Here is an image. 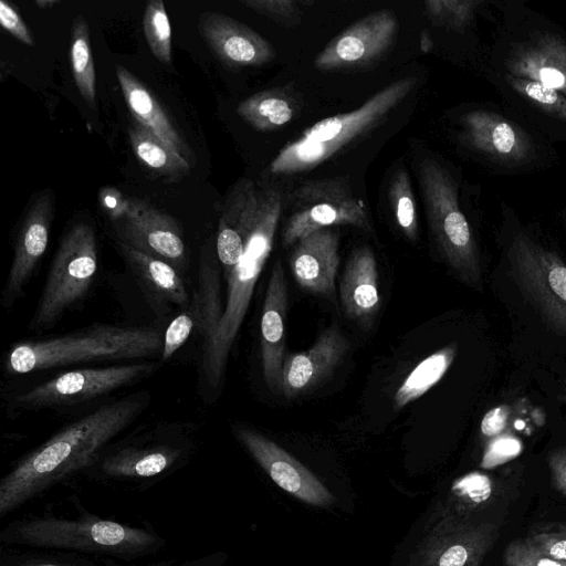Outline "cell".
<instances>
[{
  "mask_svg": "<svg viewBox=\"0 0 566 566\" xmlns=\"http://www.w3.org/2000/svg\"><path fill=\"white\" fill-rule=\"evenodd\" d=\"M146 403L142 397H129L102 406L22 457L0 480V517L87 472Z\"/></svg>",
  "mask_w": 566,
  "mask_h": 566,
  "instance_id": "obj_1",
  "label": "cell"
},
{
  "mask_svg": "<svg viewBox=\"0 0 566 566\" xmlns=\"http://www.w3.org/2000/svg\"><path fill=\"white\" fill-rule=\"evenodd\" d=\"M1 545L94 554L134 563L155 555L166 539L150 527L103 518L87 511L75 517L31 515L8 523Z\"/></svg>",
  "mask_w": 566,
  "mask_h": 566,
  "instance_id": "obj_2",
  "label": "cell"
},
{
  "mask_svg": "<svg viewBox=\"0 0 566 566\" xmlns=\"http://www.w3.org/2000/svg\"><path fill=\"white\" fill-rule=\"evenodd\" d=\"M164 336L149 327L95 326L59 337L22 342L7 357L9 374H28L69 364L143 358L163 349Z\"/></svg>",
  "mask_w": 566,
  "mask_h": 566,
  "instance_id": "obj_3",
  "label": "cell"
},
{
  "mask_svg": "<svg viewBox=\"0 0 566 566\" xmlns=\"http://www.w3.org/2000/svg\"><path fill=\"white\" fill-rule=\"evenodd\" d=\"M416 77L392 82L359 108L324 118L286 144L272 160L270 170L291 175L314 169L355 139L366 136L412 91Z\"/></svg>",
  "mask_w": 566,
  "mask_h": 566,
  "instance_id": "obj_4",
  "label": "cell"
},
{
  "mask_svg": "<svg viewBox=\"0 0 566 566\" xmlns=\"http://www.w3.org/2000/svg\"><path fill=\"white\" fill-rule=\"evenodd\" d=\"M418 170L428 223L443 258L465 283L480 286L478 248L453 179L433 159L421 161Z\"/></svg>",
  "mask_w": 566,
  "mask_h": 566,
  "instance_id": "obj_5",
  "label": "cell"
},
{
  "mask_svg": "<svg viewBox=\"0 0 566 566\" xmlns=\"http://www.w3.org/2000/svg\"><path fill=\"white\" fill-rule=\"evenodd\" d=\"M279 216L268 220L248 242L244 254L226 277L227 302L213 336L202 345L201 369L211 388L220 385L228 357L247 314L256 281L270 256Z\"/></svg>",
  "mask_w": 566,
  "mask_h": 566,
  "instance_id": "obj_6",
  "label": "cell"
},
{
  "mask_svg": "<svg viewBox=\"0 0 566 566\" xmlns=\"http://www.w3.org/2000/svg\"><path fill=\"white\" fill-rule=\"evenodd\" d=\"M96 272L95 231L90 223L77 222L60 242L29 329L38 331L55 324L87 294Z\"/></svg>",
  "mask_w": 566,
  "mask_h": 566,
  "instance_id": "obj_7",
  "label": "cell"
},
{
  "mask_svg": "<svg viewBox=\"0 0 566 566\" xmlns=\"http://www.w3.org/2000/svg\"><path fill=\"white\" fill-rule=\"evenodd\" d=\"M506 256L514 282L554 333L566 337V265L524 232L511 240Z\"/></svg>",
  "mask_w": 566,
  "mask_h": 566,
  "instance_id": "obj_8",
  "label": "cell"
},
{
  "mask_svg": "<svg viewBox=\"0 0 566 566\" xmlns=\"http://www.w3.org/2000/svg\"><path fill=\"white\" fill-rule=\"evenodd\" d=\"M290 203L291 213L282 231L284 247L332 226H353L364 231L371 229L365 202L340 180L304 182L293 191Z\"/></svg>",
  "mask_w": 566,
  "mask_h": 566,
  "instance_id": "obj_9",
  "label": "cell"
},
{
  "mask_svg": "<svg viewBox=\"0 0 566 566\" xmlns=\"http://www.w3.org/2000/svg\"><path fill=\"white\" fill-rule=\"evenodd\" d=\"M501 74L536 81L566 96V36L545 27L511 33L493 53Z\"/></svg>",
  "mask_w": 566,
  "mask_h": 566,
  "instance_id": "obj_10",
  "label": "cell"
},
{
  "mask_svg": "<svg viewBox=\"0 0 566 566\" xmlns=\"http://www.w3.org/2000/svg\"><path fill=\"white\" fill-rule=\"evenodd\" d=\"M281 210L276 190L261 188L248 179L234 186L223 203L216 242L224 279L242 259L248 242Z\"/></svg>",
  "mask_w": 566,
  "mask_h": 566,
  "instance_id": "obj_11",
  "label": "cell"
},
{
  "mask_svg": "<svg viewBox=\"0 0 566 566\" xmlns=\"http://www.w3.org/2000/svg\"><path fill=\"white\" fill-rule=\"evenodd\" d=\"M496 537L492 522L441 511L407 566H480Z\"/></svg>",
  "mask_w": 566,
  "mask_h": 566,
  "instance_id": "obj_12",
  "label": "cell"
},
{
  "mask_svg": "<svg viewBox=\"0 0 566 566\" xmlns=\"http://www.w3.org/2000/svg\"><path fill=\"white\" fill-rule=\"evenodd\" d=\"M156 364L140 363L69 370L21 392L14 405L33 409L91 400L151 375Z\"/></svg>",
  "mask_w": 566,
  "mask_h": 566,
  "instance_id": "obj_13",
  "label": "cell"
},
{
  "mask_svg": "<svg viewBox=\"0 0 566 566\" xmlns=\"http://www.w3.org/2000/svg\"><path fill=\"white\" fill-rule=\"evenodd\" d=\"M460 122L465 145L496 167L521 168L536 155L530 134L500 113L476 108Z\"/></svg>",
  "mask_w": 566,
  "mask_h": 566,
  "instance_id": "obj_14",
  "label": "cell"
},
{
  "mask_svg": "<svg viewBox=\"0 0 566 566\" xmlns=\"http://www.w3.org/2000/svg\"><path fill=\"white\" fill-rule=\"evenodd\" d=\"M397 29L391 11L371 12L334 38L315 57L314 65L326 72L366 66L388 51Z\"/></svg>",
  "mask_w": 566,
  "mask_h": 566,
  "instance_id": "obj_15",
  "label": "cell"
},
{
  "mask_svg": "<svg viewBox=\"0 0 566 566\" xmlns=\"http://www.w3.org/2000/svg\"><path fill=\"white\" fill-rule=\"evenodd\" d=\"M120 242L164 260L177 270L187 262L186 244L177 221L139 198H128L125 216L115 222Z\"/></svg>",
  "mask_w": 566,
  "mask_h": 566,
  "instance_id": "obj_16",
  "label": "cell"
},
{
  "mask_svg": "<svg viewBox=\"0 0 566 566\" xmlns=\"http://www.w3.org/2000/svg\"><path fill=\"white\" fill-rule=\"evenodd\" d=\"M234 433L279 488L311 505L327 507L334 503L332 492L274 441L249 428H237Z\"/></svg>",
  "mask_w": 566,
  "mask_h": 566,
  "instance_id": "obj_17",
  "label": "cell"
},
{
  "mask_svg": "<svg viewBox=\"0 0 566 566\" xmlns=\"http://www.w3.org/2000/svg\"><path fill=\"white\" fill-rule=\"evenodd\" d=\"M54 218V193L42 190L33 198L15 239L12 263L2 290L6 307L20 297L44 254Z\"/></svg>",
  "mask_w": 566,
  "mask_h": 566,
  "instance_id": "obj_18",
  "label": "cell"
},
{
  "mask_svg": "<svg viewBox=\"0 0 566 566\" xmlns=\"http://www.w3.org/2000/svg\"><path fill=\"white\" fill-rule=\"evenodd\" d=\"M185 457L186 449L171 443L126 446L103 452L87 474L105 481L143 485L169 474Z\"/></svg>",
  "mask_w": 566,
  "mask_h": 566,
  "instance_id": "obj_19",
  "label": "cell"
},
{
  "mask_svg": "<svg viewBox=\"0 0 566 566\" xmlns=\"http://www.w3.org/2000/svg\"><path fill=\"white\" fill-rule=\"evenodd\" d=\"M198 30L214 55L229 66H260L273 60L272 44L249 25L223 13H200Z\"/></svg>",
  "mask_w": 566,
  "mask_h": 566,
  "instance_id": "obj_20",
  "label": "cell"
},
{
  "mask_svg": "<svg viewBox=\"0 0 566 566\" xmlns=\"http://www.w3.org/2000/svg\"><path fill=\"white\" fill-rule=\"evenodd\" d=\"M348 339L337 326L322 331L315 344L305 352L284 357L282 394L293 399L312 390L328 377L349 348Z\"/></svg>",
  "mask_w": 566,
  "mask_h": 566,
  "instance_id": "obj_21",
  "label": "cell"
},
{
  "mask_svg": "<svg viewBox=\"0 0 566 566\" xmlns=\"http://www.w3.org/2000/svg\"><path fill=\"white\" fill-rule=\"evenodd\" d=\"M287 292L282 263L277 260L268 283L261 317V364L264 380L274 394H282Z\"/></svg>",
  "mask_w": 566,
  "mask_h": 566,
  "instance_id": "obj_22",
  "label": "cell"
},
{
  "mask_svg": "<svg viewBox=\"0 0 566 566\" xmlns=\"http://www.w3.org/2000/svg\"><path fill=\"white\" fill-rule=\"evenodd\" d=\"M290 265L301 287L324 296L333 295L339 265L337 233L325 228L301 239L290 258Z\"/></svg>",
  "mask_w": 566,
  "mask_h": 566,
  "instance_id": "obj_23",
  "label": "cell"
},
{
  "mask_svg": "<svg viewBox=\"0 0 566 566\" xmlns=\"http://www.w3.org/2000/svg\"><path fill=\"white\" fill-rule=\"evenodd\" d=\"M339 295L346 316L368 327L380 306L376 258L368 247L356 249L348 259Z\"/></svg>",
  "mask_w": 566,
  "mask_h": 566,
  "instance_id": "obj_24",
  "label": "cell"
},
{
  "mask_svg": "<svg viewBox=\"0 0 566 566\" xmlns=\"http://www.w3.org/2000/svg\"><path fill=\"white\" fill-rule=\"evenodd\" d=\"M115 71L123 96L135 120L158 136L187 161L193 164L195 154L150 90L125 66L118 64Z\"/></svg>",
  "mask_w": 566,
  "mask_h": 566,
  "instance_id": "obj_25",
  "label": "cell"
},
{
  "mask_svg": "<svg viewBox=\"0 0 566 566\" xmlns=\"http://www.w3.org/2000/svg\"><path fill=\"white\" fill-rule=\"evenodd\" d=\"M119 249L155 302L180 307L190 305L186 285L176 268L124 242H119Z\"/></svg>",
  "mask_w": 566,
  "mask_h": 566,
  "instance_id": "obj_26",
  "label": "cell"
},
{
  "mask_svg": "<svg viewBox=\"0 0 566 566\" xmlns=\"http://www.w3.org/2000/svg\"><path fill=\"white\" fill-rule=\"evenodd\" d=\"M196 331L203 344L214 334L222 316L220 266L213 255L202 251L198 269V286L189 305Z\"/></svg>",
  "mask_w": 566,
  "mask_h": 566,
  "instance_id": "obj_27",
  "label": "cell"
},
{
  "mask_svg": "<svg viewBox=\"0 0 566 566\" xmlns=\"http://www.w3.org/2000/svg\"><path fill=\"white\" fill-rule=\"evenodd\" d=\"M128 136L135 156L155 175L168 182L189 176L191 164L137 122L129 125Z\"/></svg>",
  "mask_w": 566,
  "mask_h": 566,
  "instance_id": "obj_28",
  "label": "cell"
},
{
  "mask_svg": "<svg viewBox=\"0 0 566 566\" xmlns=\"http://www.w3.org/2000/svg\"><path fill=\"white\" fill-rule=\"evenodd\" d=\"M499 86L515 104L531 109L533 115L541 116L549 124L566 127V96L536 81L499 73Z\"/></svg>",
  "mask_w": 566,
  "mask_h": 566,
  "instance_id": "obj_29",
  "label": "cell"
},
{
  "mask_svg": "<svg viewBox=\"0 0 566 566\" xmlns=\"http://www.w3.org/2000/svg\"><path fill=\"white\" fill-rule=\"evenodd\" d=\"M0 566H137L120 559L61 549L2 545Z\"/></svg>",
  "mask_w": 566,
  "mask_h": 566,
  "instance_id": "obj_30",
  "label": "cell"
},
{
  "mask_svg": "<svg viewBox=\"0 0 566 566\" xmlns=\"http://www.w3.org/2000/svg\"><path fill=\"white\" fill-rule=\"evenodd\" d=\"M237 113L254 129L269 132L287 124L295 114V105L284 92L269 90L243 99Z\"/></svg>",
  "mask_w": 566,
  "mask_h": 566,
  "instance_id": "obj_31",
  "label": "cell"
},
{
  "mask_svg": "<svg viewBox=\"0 0 566 566\" xmlns=\"http://www.w3.org/2000/svg\"><path fill=\"white\" fill-rule=\"evenodd\" d=\"M457 354L455 344L448 345L420 361L407 376L394 397V406L400 409L423 396L441 380Z\"/></svg>",
  "mask_w": 566,
  "mask_h": 566,
  "instance_id": "obj_32",
  "label": "cell"
},
{
  "mask_svg": "<svg viewBox=\"0 0 566 566\" xmlns=\"http://www.w3.org/2000/svg\"><path fill=\"white\" fill-rule=\"evenodd\" d=\"M70 61L76 87L91 107L96 105V75L91 48V32L84 15H76L72 23Z\"/></svg>",
  "mask_w": 566,
  "mask_h": 566,
  "instance_id": "obj_33",
  "label": "cell"
},
{
  "mask_svg": "<svg viewBox=\"0 0 566 566\" xmlns=\"http://www.w3.org/2000/svg\"><path fill=\"white\" fill-rule=\"evenodd\" d=\"M143 28L151 53L160 62H171V28L161 0H148L143 17Z\"/></svg>",
  "mask_w": 566,
  "mask_h": 566,
  "instance_id": "obj_34",
  "label": "cell"
},
{
  "mask_svg": "<svg viewBox=\"0 0 566 566\" xmlns=\"http://www.w3.org/2000/svg\"><path fill=\"white\" fill-rule=\"evenodd\" d=\"M389 198L399 228L408 239L416 240L418 235L417 208L409 176L405 169H399L394 175L389 187Z\"/></svg>",
  "mask_w": 566,
  "mask_h": 566,
  "instance_id": "obj_35",
  "label": "cell"
},
{
  "mask_svg": "<svg viewBox=\"0 0 566 566\" xmlns=\"http://www.w3.org/2000/svg\"><path fill=\"white\" fill-rule=\"evenodd\" d=\"M453 491V504L444 507L442 512L472 517V511L489 499L492 489L486 475L471 473L457 481Z\"/></svg>",
  "mask_w": 566,
  "mask_h": 566,
  "instance_id": "obj_36",
  "label": "cell"
},
{
  "mask_svg": "<svg viewBox=\"0 0 566 566\" xmlns=\"http://www.w3.org/2000/svg\"><path fill=\"white\" fill-rule=\"evenodd\" d=\"M476 4L475 1L428 0L424 11L434 24L461 29L473 18Z\"/></svg>",
  "mask_w": 566,
  "mask_h": 566,
  "instance_id": "obj_37",
  "label": "cell"
},
{
  "mask_svg": "<svg viewBox=\"0 0 566 566\" xmlns=\"http://www.w3.org/2000/svg\"><path fill=\"white\" fill-rule=\"evenodd\" d=\"M241 2L285 28H294L302 20V12L293 0H242Z\"/></svg>",
  "mask_w": 566,
  "mask_h": 566,
  "instance_id": "obj_38",
  "label": "cell"
},
{
  "mask_svg": "<svg viewBox=\"0 0 566 566\" xmlns=\"http://www.w3.org/2000/svg\"><path fill=\"white\" fill-rule=\"evenodd\" d=\"M503 562L505 566H566V562L542 554L524 539H515L507 544Z\"/></svg>",
  "mask_w": 566,
  "mask_h": 566,
  "instance_id": "obj_39",
  "label": "cell"
},
{
  "mask_svg": "<svg viewBox=\"0 0 566 566\" xmlns=\"http://www.w3.org/2000/svg\"><path fill=\"white\" fill-rule=\"evenodd\" d=\"M196 329V321L191 308L175 317L164 334L161 359H169L189 338Z\"/></svg>",
  "mask_w": 566,
  "mask_h": 566,
  "instance_id": "obj_40",
  "label": "cell"
},
{
  "mask_svg": "<svg viewBox=\"0 0 566 566\" xmlns=\"http://www.w3.org/2000/svg\"><path fill=\"white\" fill-rule=\"evenodd\" d=\"M522 448L521 440L513 434L502 433L494 437L486 444L481 465L484 468L499 465L518 455Z\"/></svg>",
  "mask_w": 566,
  "mask_h": 566,
  "instance_id": "obj_41",
  "label": "cell"
},
{
  "mask_svg": "<svg viewBox=\"0 0 566 566\" xmlns=\"http://www.w3.org/2000/svg\"><path fill=\"white\" fill-rule=\"evenodd\" d=\"M524 541L542 554L566 562V531L537 532L527 536Z\"/></svg>",
  "mask_w": 566,
  "mask_h": 566,
  "instance_id": "obj_42",
  "label": "cell"
},
{
  "mask_svg": "<svg viewBox=\"0 0 566 566\" xmlns=\"http://www.w3.org/2000/svg\"><path fill=\"white\" fill-rule=\"evenodd\" d=\"M0 23L4 30L27 45H34L35 41L17 9L9 2L0 1Z\"/></svg>",
  "mask_w": 566,
  "mask_h": 566,
  "instance_id": "obj_43",
  "label": "cell"
},
{
  "mask_svg": "<svg viewBox=\"0 0 566 566\" xmlns=\"http://www.w3.org/2000/svg\"><path fill=\"white\" fill-rule=\"evenodd\" d=\"M98 201L114 222L120 220L128 208V198L114 187H103L98 192Z\"/></svg>",
  "mask_w": 566,
  "mask_h": 566,
  "instance_id": "obj_44",
  "label": "cell"
},
{
  "mask_svg": "<svg viewBox=\"0 0 566 566\" xmlns=\"http://www.w3.org/2000/svg\"><path fill=\"white\" fill-rule=\"evenodd\" d=\"M510 412V407L506 405H500L489 410L481 421L482 434L490 439L502 434L507 426Z\"/></svg>",
  "mask_w": 566,
  "mask_h": 566,
  "instance_id": "obj_45",
  "label": "cell"
},
{
  "mask_svg": "<svg viewBox=\"0 0 566 566\" xmlns=\"http://www.w3.org/2000/svg\"><path fill=\"white\" fill-rule=\"evenodd\" d=\"M555 488L566 496V447L553 450L547 457Z\"/></svg>",
  "mask_w": 566,
  "mask_h": 566,
  "instance_id": "obj_46",
  "label": "cell"
},
{
  "mask_svg": "<svg viewBox=\"0 0 566 566\" xmlns=\"http://www.w3.org/2000/svg\"><path fill=\"white\" fill-rule=\"evenodd\" d=\"M223 559L221 553H214L187 560H163L148 566H220Z\"/></svg>",
  "mask_w": 566,
  "mask_h": 566,
  "instance_id": "obj_47",
  "label": "cell"
},
{
  "mask_svg": "<svg viewBox=\"0 0 566 566\" xmlns=\"http://www.w3.org/2000/svg\"><path fill=\"white\" fill-rule=\"evenodd\" d=\"M433 42L431 40L430 33L428 31H422L421 39H420V49L428 53L432 50Z\"/></svg>",
  "mask_w": 566,
  "mask_h": 566,
  "instance_id": "obj_48",
  "label": "cell"
},
{
  "mask_svg": "<svg viewBox=\"0 0 566 566\" xmlns=\"http://www.w3.org/2000/svg\"><path fill=\"white\" fill-rule=\"evenodd\" d=\"M60 2H61L60 0H35V4L40 9H50L51 7H53L54 4H57Z\"/></svg>",
  "mask_w": 566,
  "mask_h": 566,
  "instance_id": "obj_49",
  "label": "cell"
},
{
  "mask_svg": "<svg viewBox=\"0 0 566 566\" xmlns=\"http://www.w3.org/2000/svg\"><path fill=\"white\" fill-rule=\"evenodd\" d=\"M559 399L566 403V394H564L563 396L559 397Z\"/></svg>",
  "mask_w": 566,
  "mask_h": 566,
  "instance_id": "obj_50",
  "label": "cell"
}]
</instances>
